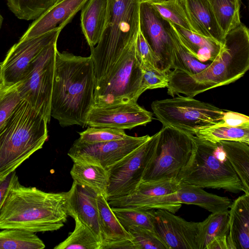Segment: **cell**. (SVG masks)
<instances>
[{
    "instance_id": "8fae6325",
    "label": "cell",
    "mask_w": 249,
    "mask_h": 249,
    "mask_svg": "<svg viewBox=\"0 0 249 249\" xmlns=\"http://www.w3.org/2000/svg\"><path fill=\"white\" fill-rule=\"evenodd\" d=\"M159 135V131L107 169L109 175L106 194L107 201L128 195L138 187L153 156Z\"/></svg>"
},
{
    "instance_id": "e0dca14e",
    "label": "cell",
    "mask_w": 249,
    "mask_h": 249,
    "mask_svg": "<svg viewBox=\"0 0 249 249\" xmlns=\"http://www.w3.org/2000/svg\"><path fill=\"white\" fill-rule=\"evenodd\" d=\"M153 120V113L137 103L93 106L87 117V126L131 129Z\"/></svg>"
},
{
    "instance_id": "bcb514c9",
    "label": "cell",
    "mask_w": 249,
    "mask_h": 249,
    "mask_svg": "<svg viewBox=\"0 0 249 249\" xmlns=\"http://www.w3.org/2000/svg\"><path fill=\"white\" fill-rule=\"evenodd\" d=\"M165 0H141V2H146L148 3H155L157 2H160L162 1H165Z\"/></svg>"
},
{
    "instance_id": "4316f807",
    "label": "cell",
    "mask_w": 249,
    "mask_h": 249,
    "mask_svg": "<svg viewBox=\"0 0 249 249\" xmlns=\"http://www.w3.org/2000/svg\"><path fill=\"white\" fill-rule=\"evenodd\" d=\"M70 174L74 182L88 187L97 195H102L106 198L109 185L107 169L94 163L73 161Z\"/></svg>"
},
{
    "instance_id": "1f68e13d",
    "label": "cell",
    "mask_w": 249,
    "mask_h": 249,
    "mask_svg": "<svg viewBox=\"0 0 249 249\" xmlns=\"http://www.w3.org/2000/svg\"><path fill=\"white\" fill-rule=\"evenodd\" d=\"M208 0L225 36L242 23L240 17V0Z\"/></svg>"
},
{
    "instance_id": "ab89813d",
    "label": "cell",
    "mask_w": 249,
    "mask_h": 249,
    "mask_svg": "<svg viewBox=\"0 0 249 249\" xmlns=\"http://www.w3.org/2000/svg\"><path fill=\"white\" fill-rule=\"evenodd\" d=\"M136 50L142 70L160 69L156 56L140 31L136 39Z\"/></svg>"
},
{
    "instance_id": "484cf974",
    "label": "cell",
    "mask_w": 249,
    "mask_h": 249,
    "mask_svg": "<svg viewBox=\"0 0 249 249\" xmlns=\"http://www.w3.org/2000/svg\"><path fill=\"white\" fill-rule=\"evenodd\" d=\"M96 202L101 246L125 240H132V235L121 225L106 198L102 195H97Z\"/></svg>"
},
{
    "instance_id": "3957f363",
    "label": "cell",
    "mask_w": 249,
    "mask_h": 249,
    "mask_svg": "<svg viewBox=\"0 0 249 249\" xmlns=\"http://www.w3.org/2000/svg\"><path fill=\"white\" fill-rule=\"evenodd\" d=\"M68 214L67 192L50 193L21 185L18 178L0 211V230L16 228L34 233L57 231Z\"/></svg>"
},
{
    "instance_id": "e575fe53",
    "label": "cell",
    "mask_w": 249,
    "mask_h": 249,
    "mask_svg": "<svg viewBox=\"0 0 249 249\" xmlns=\"http://www.w3.org/2000/svg\"><path fill=\"white\" fill-rule=\"evenodd\" d=\"M57 0H6L9 9L20 19L36 20L54 5Z\"/></svg>"
},
{
    "instance_id": "6da1fadb",
    "label": "cell",
    "mask_w": 249,
    "mask_h": 249,
    "mask_svg": "<svg viewBox=\"0 0 249 249\" xmlns=\"http://www.w3.org/2000/svg\"><path fill=\"white\" fill-rule=\"evenodd\" d=\"M95 78L92 57L66 52L55 54L51 116L62 127L87 126L94 105Z\"/></svg>"
},
{
    "instance_id": "ffe728a7",
    "label": "cell",
    "mask_w": 249,
    "mask_h": 249,
    "mask_svg": "<svg viewBox=\"0 0 249 249\" xmlns=\"http://www.w3.org/2000/svg\"><path fill=\"white\" fill-rule=\"evenodd\" d=\"M229 249H249V194L233 202L229 210Z\"/></svg>"
},
{
    "instance_id": "2e32d148",
    "label": "cell",
    "mask_w": 249,
    "mask_h": 249,
    "mask_svg": "<svg viewBox=\"0 0 249 249\" xmlns=\"http://www.w3.org/2000/svg\"><path fill=\"white\" fill-rule=\"evenodd\" d=\"M154 231L167 249H198L200 222L188 221L163 209L154 210Z\"/></svg>"
},
{
    "instance_id": "ac0fdd59",
    "label": "cell",
    "mask_w": 249,
    "mask_h": 249,
    "mask_svg": "<svg viewBox=\"0 0 249 249\" xmlns=\"http://www.w3.org/2000/svg\"><path fill=\"white\" fill-rule=\"evenodd\" d=\"M88 0H62L56 3L29 25L19 40L40 36L56 28L62 29Z\"/></svg>"
},
{
    "instance_id": "83f0119b",
    "label": "cell",
    "mask_w": 249,
    "mask_h": 249,
    "mask_svg": "<svg viewBox=\"0 0 249 249\" xmlns=\"http://www.w3.org/2000/svg\"><path fill=\"white\" fill-rule=\"evenodd\" d=\"M219 143L241 182L244 193L249 194V144L229 141Z\"/></svg>"
},
{
    "instance_id": "cb8c5ba5",
    "label": "cell",
    "mask_w": 249,
    "mask_h": 249,
    "mask_svg": "<svg viewBox=\"0 0 249 249\" xmlns=\"http://www.w3.org/2000/svg\"><path fill=\"white\" fill-rule=\"evenodd\" d=\"M108 0H88L81 9V26L90 48L96 46L103 34Z\"/></svg>"
},
{
    "instance_id": "d4e9b609",
    "label": "cell",
    "mask_w": 249,
    "mask_h": 249,
    "mask_svg": "<svg viewBox=\"0 0 249 249\" xmlns=\"http://www.w3.org/2000/svg\"><path fill=\"white\" fill-rule=\"evenodd\" d=\"M181 42L196 59L205 63L213 61L223 45L211 38L200 35L172 23Z\"/></svg>"
},
{
    "instance_id": "60d3db41",
    "label": "cell",
    "mask_w": 249,
    "mask_h": 249,
    "mask_svg": "<svg viewBox=\"0 0 249 249\" xmlns=\"http://www.w3.org/2000/svg\"><path fill=\"white\" fill-rule=\"evenodd\" d=\"M142 89H147L167 88L169 83L168 73L159 69H143Z\"/></svg>"
},
{
    "instance_id": "277c9868",
    "label": "cell",
    "mask_w": 249,
    "mask_h": 249,
    "mask_svg": "<svg viewBox=\"0 0 249 249\" xmlns=\"http://www.w3.org/2000/svg\"><path fill=\"white\" fill-rule=\"evenodd\" d=\"M141 0H108L104 29L100 41L90 48L95 86L111 71L139 31Z\"/></svg>"
},
{
    "instance_id": "44dd1931",
    "label": "cell",
    "mask_w": 249,
    "mask_h": 249,
    "mask_svg": "<svg viewBox=\"0 0 249 249\" xmlns=\"http://www.w3.org/2000/svg\"><path fill=\"white\" fill-rule=\"evenodd\" d=\"M229 211L213 213L200 222L198 249H229Z\"/></svg>"
},
{
    "instance_id": "ba28073f",
    "label": "cell",
    "mask_w": 249,
    "mask_h": 249,
    "mask_svg": "<svg viewBox=\"0 0 249 249\" xmlns=\"http://www.w3.org/2000/svg\"><path fill=\"white\" fill-rule=\"evenodd\" d=\"M142 77L135 40L126 49L110 73L94 87L93 106L137 103L144 92Z\"/></svg>"
},
{
    "instance_id": "836d02e7",
    "label": "cell",
    "mask_w": 249,
    "mask_h": 249,
    "mask_svg": "<svg viewBox=\"0 0 249 249\" xmlns=\"http://www.w3.org/2000/svg\"><path fill=\"white\" fill-rule=\"evenodd\" d=\"M151 4L162 17L171 23L196 33L190 19L185 0H168Z\"/></svg>"
},
{
    "instance_id": "7402d4cb",
    "label": "cell",
    "mask_w": 249,
    "mask_h": 249,
    "mask_svg": "<svg viewBox=\"0 0 249 249\" xmlns=\"http://www.w3.org/2000/svg\"><path fill=\"white\" fill-rule=\"evenodd\" d=\"M190 19L196 33L224 44L225 35L215 18L208 0H185Z\"/></svg>"
},
{
    "instance_id": "9c48e42d",
    "label": "cell",
    "mask_w": 249,
    "mask_h": 249,
    "mask_svg": "<svg viewBox=\"0 0 249 249\" xmlns=\"http://www.w3.org/2000/svg\"><path fill=\"white\" fill-rule=\"evenodd\" d=\"M151 108L163 126L190 134L220 122L225 110L213 105L186 96L153 101Z\"/></svg>"
},
{
    "instance_id": "8992f818",
    "label": "cell",
    "mask_w": 249,
    "mask_h": 249,
    "mask_svg": "<svg viewBox=\"0 0 249 249\" xmlns=\"http://www.w3.org/2000/svg\"><path fill=\"white\" fill-rule=\"evenodd\" d=\"M195 148L178 181L202 188L223 189L233 193L244 192L241 182L219 142L194 136Z\"/></svg>"
},
{
    "instance_id": "7a4b0ae2",
    "label": "cell",
    "mask_w": 249,
    "mask_h": 249,
    "mask_svg": "<svg viewBox=\"0 0 249 249\" xmlns=\"http://www.w3.org/2000/svg\"><path fill=\"white\" fill-rule=\"evenodd\" d=\"M249 69V31L241 24L226 34L217 57L200 72L188 74L174 70L168 73V94L194 97L209 89L229 85L242 77Z\"/></svg>"
},
{
    "instance_id": "4fadbf2b",
    "label": "cell",
    "mask_w": 249,
    "mask_h": 249,
    "mask_svg": "<svg viewBox=\"0 0 249 249\" xmlns=\"http://www.w3.org/2000/svg\"><path fill=\"white\" fill-rule=\"evenodd\" d=\"M150 136H129L120 140L87 143L75 140L68 152L73 161L96 164L107 169L139 147Z\"/></svg>"
},
{
    "instance_id": "74e56055",
    "label": "cell",
    "mask_w": 249,
    "mask_h": 249,
    "mask_svg": "<svg viewBox=\"0 0 249 249\" xmlns=\"http://www.w3.org/2000/svg\"><path fill=\"white\" fill-rule=\"evenodd\" d=\"M18 83L0 87V128L22 100L18 89Z\"/></svg>"
},
{
    "instance_id": "f6af8a7d",
    "label": "cell",
    "mask_w": 249,
    "mask_h": 249,
    "mask_svg": "<svg viewBox=\"0 0 249 249\" xmlns=\"http://www.w3.org/2000/svg\"><path fill=\"white\" fill-rule=\"evenodd\" d=\"M2 62H0V87L3 85L2 74Z\"/></svg>"
},
{
    "instance_id": "5bb4252c",
    "label": "cell",
    "mask_w": 249,
    "mask_h": 249,
    "mask_svg": "<svg viewBox=\"0 0 249 249\" xmlns=\"http://www.w3.org/2000/svg\"><path fill=\"white\" fill-rule=\"evenodd\" d=\"M61 30L56 28L40 36L19 40L12 46L2 62L3 85H12L21 81L33 61L45 47L57 40Z\"/></svg>"
},
{
    "instance_id": "9a60e30c",
    "label": "cell",
    "mask_w": 249,
    "mask_h": 249,
    "mask_svg": "<svg viewBox=\"0 0 249 249\" xmlns=\"http://www.w3.org/2000/svg\"><path fill=\"white\" fill-rule=\"evenodd\" d=\"M170 28V22L151 3L141 2L139 31L156 56L160 69L168 73L172 69V41Z\"/></svg>"
},
{
    "instance_id": "c3c4849f",
    "label": "cell",
    "mask_w": 249,
    "mask_h": 249,
    "mask_svg": "<svg viewBox=\"0 0 249 249\" xmlns=\"http://www.w3.org/2000/svg\"><path fill=\"white\" fill-rule=\"evenodd\" d=\"M61 0H57V1H56V3H58V2H60V1H61Z\"/></svg>"
},
{
    "instance_id": "d6a6232c",
    "label": "cell",
    "mask_w": 249,
    "mask_h": 249,
    "mask_svg": "<svg viewBox=\"0 0 249 249\" xmlns=\"http://www.w3.org/2000/svg\"><path fill=\"white\" fill-rule=\"evenodd\" d=\"M194 136L213 143L229 141L249 144V127H232L217 123L200 130Z\"/></svg>"
},
{
    "instance_id": "603a6c76",
    "label": "cell",
    "mask_w": 249,
    "mask_h": 249,
    "mask_svg": "<svg viewBox=\"0 0 249 249\" xmlns=\"http://www.w3.org/2000/svg\"><path fill=\"white\" fill-rule=\"evenodd\" d=\"M180 182L170 180L160 182H141L131 194L107 201L111 207L138 209L150 198L176 192Z\"/></svg>"
},
{
    "instance_id": "d590c367",
    "label": "cell",
    "mask_w": 249,
    "mask_h": 249,
    "mask_svg": "<svg viewBox=\"0 0 249 249\" xmlns=\"http://www.w3.org/2000/svg\"><path fill=\"white\" fill-rule=\"evenodd\" d=\"M111 209L126 231L131 227H140L154 231V210L116 207Z\"/></svg>"
},
{
    "instance_id": "7bdbcfd3",
    "label": "cell",
    "mask_w": 249,
    "mask_h": 249,
    "mask_svg": "<svg viewBox=\"0 0 249 249\" xmlns=\"http://www.w3.org/2000/svg\"><path fill=\"white\" fill-rule=\"evenodd\" d=\"M18 178L16 171L0 179V211L15 180Z\"/></svg>"
},
{
    "instance_id": "52a82bcc",
    "label": "cell",
    "mask_w": 249,
    "mask_h": 249,
    "mask_svg": "<svg viewBox=\"0 0 249 249\" xmlns=\"http://www.w3.org/2000/svg\"><path fill=\"white\" fill-rule=\"evenodd\" d=\"M194 135L180 130L163 126L155 152L148 164L141 182L177 180L188 163L195 148Z\"/></svg>"
},
{
    "instance_id": "b9f144b4",
    "label": "cell",
    "mask_w": 249,
    "mask_h": 249,
    "mask_svg": "<svg viewBox=\"0 0 249 249\" xmlns=\"http://www.w3.org/2000/svg\"><path fill=\"white\" fill-rule=\"evenodd\" d=\"M217 124L232 127H249V117L238 112L226 111L221 120Z\"/></svg>"
},
{
    "instance_id": "7dc6e473",
    "label": "cell",
    "mask_w": 249,
    "mask_h": 249,
    "mask_svg": "<svg viewBox=\"0 0 249 249\" xmlns=\"http://www.w3.org/2000/svg\"><path fill=\"white\" fill-rule=\"evenodd\" d=\"M3 20V18L2 16H1V15L0 13V29L1 28V26H2Z\"/></svg>"
},
{
    "instance_id": "ee69618b",
    "label": "cell",
    "mask_w": 249,
    "mask_h": 249,
    "mask_svg": "<svg viewBox=\"0 0 249 249\" xmlns=\"http://www.w3.org/2000/svg\"><path fill=\"white\" fill-rule=\"evenodd\" d=\"M135 249L131 240H125L115 243L103 244L101 246V249Z\"/></svg>"
},
{
    "instance_id": "8d00e7d4",
    "label": "cell",
    "mask_w": 249,
    "mask_h": 249,
    "mask_svg": "<svg viewBox=\"0 0 249 249\" xmlns=\"http://www.w3.org/2000/svg\"><path fill=\"white\" fill-rule=\"evenodd\" d=\"M77 139L81 142L94 143L120 140L128 138L124 129L104 127L89 126L85 130L79 132Z\"/></svg>"
},
{
    "instance_id": "f35d334b",
    "label": "cell",
    "mask_w": 249,
    "mask_h": 249,
    "mask_svg": "<svg viewBox=\"0 0 249 249\" xmlns=\"http://www.w3.org/2000/svg\"><path fill=\"white\" fill-rule=\"evenodd\" d=\"M126 231L132 236L135 249H167L153 231L140 227H131Z\"/></svg>"
},
{
    "instance_id": "4dcf8cb0",
    "label": "cell",
    "mask_w": 249,
    "mask_h": 249,
    "mask_svg": "<svg viewBox=\"0 0 249 249\" xmlns=\"http://www.w3.org/2000/svg\"><path fill=\"white\" fill-rule=\"evenodd\" d=\"M75 220L74 230L54 249H101L99 238L87 226L77 218Z\"/></svg>"
},
{
    "instance_id": "f546056e",
    "label": "cell",
    "mask_w": 249,
    "mask_h": 249,
    "mask_svg": "<svg viewBox=\"0 0 249 249\" xmlns=\"http://www.w3.org/2000/svg\"><path fill=\"white\" fill-rule=\"evenodd\" d=\"M43 242L36 233L16 228L0 231V249H42Z\"/></svg>"
},
{
    "instance_id": "30bf717a",
    "label": "cell",
    "mask_w": 249,
    "mask_h": 249,
    "mask_svg": "<svg viewBox=\"0 0 249 249\" xmlns=\"http://www.w3.org/2000/svg\"><path fill=\"white\" fill-rule=\"evenodd\" d=\"M56 43H51L36 57L18 87L21 99L27 102L48 123L51 117Z\"/></svg>"
},
{
    "instance_id": "f1b7e54d",
    "label": "cell",
    "mask_w": 249,
    "mask_h": 249,
    "mask_svg": "<svg viewBox=\"0 0 249 249\" xmlns=\"http://www.w3.org/2000/svg\"><path fill=\"white\" fill-rule=\"evenodd\" d=\"M170 35L172 41V69L188 74H194L203 71L210 65L211 62L204 63L191 55L181 42L171 22Z\"/></svg>"
},
{
    "instance_id": "7c38bea8",
    "label": "cell",
    "mask_w": 249,
    "mask_h": 249,
    "mask_svg": "<svg viewBox=\"0 0 249 249\" xmlns=\"http://www.w3.org/2000/svg\"><path fill=\"white\" fill-rule=\"evenodd\" d=\"M231 203L228 197L219 196L208 193L202 188L180 182L176 192L150 198L138 209H163L175 213L182 204H186L195 205L213 213L228 211Z\"/></svg>"
},
{
    "instance_id": "d6986e66",
    "label": "cell",
    "mask_w": 249,
    "mask_h": 249,
    "mask_svg": "<svg viewBox=\"0 0 249 249\" xmlns=\"http://www.w3.org/2000/svg\"><path fill=\"white\" fill-rule=\"evenodd\" d=\"M97 194L92 189L73 181L67 192V208L68 215L76 218L89 228L99 238L101 237L96 202Z\"/></svg>"
},
{
    "instance_id": "5b68a950",
    "label": "cell",
    "mask_w": 249,
    "mask_h": 249,
    "mask_svg": "<svg viewBox=\"0 0 249 249\" xmlns=\"http://www.w3.org/2000/svg\"><path fill=\"white\" fill-rule=\"evenodd\" d=\"M45 119L22 100L0 128V179L16 171L48 138Z\"/></svg>"
}]
</instances>
